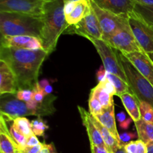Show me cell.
<instances>
[{
    "mask_svg": "<svg viewBox=\"0 0 153 153\" xmlns=\"http://www.w3.org/2000/svg\"><path fill=\"white\" fill-rule=\"evenodd\" d=\"M47 56V52L43 49L0 47V60L5 62L14 74L18 91H33L38 82L40 67Z\"/></svg>",
    "mask_w": 153,
    "mask_h": 153,
    "instance_id": "cell-1",
    "label": "cell"
},
{
    "mask_svg": "<svg viewBox=\"0 0 153 153\" xmlns=\"http://www.w3.org/2000/svg\"><path fill=\"white\" fill-rule=\"evenodd\" d=\"M41 17L43 26L40 40L43 49L49 55L56 48L61 34L69 26L65 19L64 0H46Z\"/></svg>",
    "mask_w": 153,
    "mask_h": 153,
    "instance_id": "cell-2",
    "label": "cell"
},
{
    "mask_svg": "<svg viewBox=\"0 0 153 153\" xmlns=\"http://www.w3.org/2000/svg\"><path fill=\"white\" fill-rule=\"evenodd\" d=\"M42 17L10 12H0L1 37L31 36L40 39Z\"/></svg>",
    "mask_w": 153,
    "mask_h": 153,
    "instance_id": "cell-3",
    "label": "cell"
},
{
    "mask_svg": "<svg viewBox=\"0 0 153 153\" xmlns=\"http://www.w3.org/2000/svg\"><path fill=\"white\" fill-rule=\"evenodd\" d=\"M115 50L126 76L127 84L132 92V95L135 97L139 105L141 102H146L153 107V85L133 66L122 52L117 49Z\"/></svg>",
    "mask_w": 153,
    "mask_h": 153,
    "instance_id": "cell-4",
    "label": "cell"
},
{
    "mask_svg": "<svg viewBox=\"0 0 153 153\" xmlns=\"http://www.w3.org/2000/svg\"><path fill=\"white\" fill-rule=\"evenodd\" d=\"M91 7L95 12L100 22L102 33V40L106 41L109 37L123 30L131 29L128 17L118 16L99 7L92 0H90Z\"/></svg>",
    "mask_w": 153,
    "mask_h": 153,
    "instance_id": "cell-5",
    "label": "cell"
},
{
    "mask_svg": "<svg viewBox=\"0 0 153 153\" xmlns=\"http://www.w3.org/2000/svg\"><path fill=\"white\" fill-rule=\"evenodd\" d=\"M87 39H88L94 44V47L98 52L106 72L116 75L126 83H127L126 76L118 59L115 49L111 47L108 43L103 40L91 37H88Z\"/></svg>",
    "mask_w": 153,
    "mask_h": 153,
    "instance_id": "cell-6",
    "label": "cell"
},
{
    "mask_svg": "<svg viewBox=\"0 0 153 153\" xmlns=\"http://www.w3.org/2000/svg\"><path fill=\"white\" fill-rule=\"evenodd\" d=\"M0 112L1 115L7 121H13L17 117H25L26 116H37V114L30 110L26 102L20 101L16 94H6L1 95L0 99Z\"/></svg>",
    "mask_w": 153,
    "mask_h": 153,
    "instance_id": "cell-7",
    "label": "cell"
},
{
    "mask_svg": "<svg viewBox=\"0 0 153 153\" xmlns=\"http://www.w3.org/2000/svg\"><path fill=\"white\" fill-rule=\"evenodd\" d=\"M46 0H0V12H10L41 17Z\"/></svg>",
    "mask_w": 153,
    "mask_h": 153,
    "instance_id": "cell-8",
    "label": "cell"
},
{
    "mask_svg": "<svg viewBox=\"0 0 153 153\" xmlns=\"http://www.w3.org/2000/svg\"><path fill=\"white\" fill-rule=\"evenodd\" d=\"M64 34H76L86 38L91 37L102 40V33L100 22L92 7L91 12L81 22L77 25H69Z\"/></svg>",
    "mask_w": 153,
    "mask_h": 153,
    "instance_id": "cell-9",
    "label": "cell"
},
{
    "mask_svg": "<svg viewBox=\"0 0 153 153\" xmlns=\"http://www.w3.org/2000/svg\"><path fill=\"white\" fill-rule=\"evenodd\" d=\"M128 22L133 35L146 54L153 53V30L137 19L133 13L128 16Z\"/></svg>",
    "mask_w": 153,
    "mask_h": 153,
    "instance_id": "cell-10",
    "label": "cell"
},
{
    "mask_svg": "<svg viewBox=\"0 0 153 153\" xmlns=\"http://www.w3.org/2000/svg\"><path fill=\"white\" fill-rule=\"evenodd\" d=\"M106 43L123 54L134 52H145L133 35L131 29L123 30L109 37Z\"/></svg>",
    "mask_w": 153,
    "mask_h": 153,
    "instance_id": "cell-11",
    "label": "cell"
},
{
    "mask_svg": "<svg viewBox=\"0 0 153 153\" xmlns=\"http://www.w3.org/2000/svg\"><path fill=\"white\" fill-rule=\"evenodd\" d=\"M99 7L121 16L128 17L134 11V0H92Z\"/></svg>",
    "mask_w": 153,
    "mask_h": 153,
    "instance_id": "cell-12",
    "label": "cell"
},
{
    "mask_svg": "<svg viewBox=\"0 0 153 153\" xmlns=\"http://www.w3.org/2000/svg\"><path fill=\"white\" fill-rule=\"evenodd\" d=\"M123 55L153 85V62L147 54L146 52H134Z\"/></svg>",
    "mask_w": 153,
    "mask_h": 153,
    "instance_id": "cell-13",
    "label": "cell"
},
{
    "mask_svg": "<svg viewBox=\"0 0 153 153\" xmlns=\"http://www.w3.org/2000/svg\"><path fill=\"white\" fill-rule=\"evenodd\" d=\"M1 46L4 47H13L30 50L43 49L40 39L31 36L1 37Z\"/></svg>",
    "mask_w": 153,
    "mask_h": 153,
    "instance_id": "cell-14",
    "label": "cell"
},
{
    "mask_svg": "<svg viewBox=\"0 0 153 153\" xmlns=\"http://www.w3.org/2000/svg\"><path fill=\"white\" fill-rule=\"evenodd\" d=\"M78 110H79V114H80L82 123H83L84 126L86 128V131L88 134L91 145L102 146V147L106 148L105 143L103 140L100 131H99L97 127L96 126L95 124L94 123L93 120H91L90 112H88L85 108H82L81 106H78Z\"/></svg>",
    "mask_w": 153,
    "mask_h": 153,
    "instance_id": "cell-15",
    "label": "cell"
},
{
    "mask_svg": "<svg viewBox=\"0 0 153 153\" xmlns=\"http://www.w3.org/2000/svg\"><path fill=\"white\" fill-rule=\"evenodd\" d=\"M18 91L14 74L5 62L0 60V94H16Z\"/></svg>",
    "mask_w": 153,
    "mask_h": 153,
    "instance_id": "cell-16",
    "label": "cell"
},
{
    "mask_svg": "<svg viewBox=\"0 0 153 153\" xmlns=\"http://www.w3.org/2000/svg\"><path fill=\"white\" fill-rule=\"evenodd\" d=\"M19 146L14 141L7 127V121L1 115L0 117V152L1 153H17Z\"/></svg>",
    "mask_w": 153,
    "mask_h": 153,
    "instance_id": "cell-17",
    "label": "cell"
},
{
    "mask_svg": "<svg viewBox=\"0 0 153 153\" xmlns=\"http://www.w3.org/2000/svg\"><path fill=\"white\" fill-rule=\"evenodd\" d=\"M91 10L90 0H79L74 1L73 10L65 16L66 21L69 25H77Z\"/></svg>",
    "mask_w": 153,
    "mask_h": 153,
    "instance_id": "cell-18",
    "label": "cell"
},
{
    "mask_svg": "<svg viewBox=\"0 0 153 153\" xmlns=\"http://www.w3.org/2000/svg\"><path fill=\"white\" fill-rule=\"evenodd\" d=\"M94 117L105 128H107L111 131V133L120 141V134L117 131L116 121H115L114 104L112 105L110 107L107 108H104L101 114Z\"/></svg>",
    "mask_w": 153,
    "mask_h": 153,
    "instance_id": "cell-19",
    "label": "cell"
},
{
    "mask_svg": "<svg viewBox=\"0 0 153 153\" xmlns=\"http://www.w3.org/2000/svg\"><path fill=\"white\" fill-rule=\"evenodd\" d=\"M91 117L94 123L95 124V126L97 127L99 131H100L108 152L110 153H114L115 152V150L120 146V141L111 133V131L107 128H105L100 121L97 120L95 117L93 116L91 114Z\"/></svg>",
    "mask_w": 153,
    "mask_h": 153,
    "instance_id": "cell-20",
    "label": "cell"
},
{
    "mask_svg": "<svg viewBox=\"0 0 153 153\" xmlns=\"http://www.w3.org/2000/svg\"><path fill=\"white\" fill-rule=\"evenodd\" d=\"M130 117L134 122L140 120L141 119V115L139 108V103L135 97L129 93H126L119 96Z\"/></svg>",
    "mask_w": 153,
    "mask_h": 153,
    "instance_id": "cell-21",
    "label": "cell"
},
{
    "mask_svg": "<svg viewBox=\"0 0 153 153\" xmlns=\"http://www.w3.org/2000/svg\"><path fill=\"white\" fill-rule=\"evenodd\" d=\"M139 140H141L146 145L153 143V123L146 122L143 119L134 122Z\"/></svg>",
    "mask_w": 153,
    "mask_h": 153,
    "instance_id": "cell-22",
    "label": "cell"
},
{
    "mask_svg": "<svg viewBox=\"0 0 153 153\" xmlns=\"http://www.w3.org/2000/svg\"><path fill=\"white\" fill-rule=\"evenodd\" d=\"M133 14L153 30V4L144 5L136 3Z\"/></svg>",
    "mask_w": 153,
    "mask_h": 153,
    "instance_id": "cell-23",
    "label": "cell"
},
{
    "mask_svg": "<svg viewBox=\"0 0 153 153\" xmlns=\"http://www.w3.org/2000/svg\"><path fill=\"white\" fill-rule=\"evenodd\" d=\"M91 94L95 96L98 99L99 101L102 105L103 108H107L110 107L112 105L114 104V102L113 100L114 96L111 95L107 91H105L99 84L95 88L91 90Z\"/></svg>",
    "mask_w": 153,
    "mask_h": 153,
    "instance_id": "cell-24",
    "label": "cell"
},
{
    "mask_svg": "<svg viewBox=\"0 0 153 153\" xmlns=\"http://www.w3.org/2000/svg\"><path fill=\"white\" fill-rule=\"evenodd\" d=\"M106 79L110 81L112 85L114 86L117 93L116 96H117V97L126 94V93H129V94H132V92H131L128 84L126 83L123 80H122L120 78L118 77L116 75L107 72L106 73Z\"/></svg>",
    "mask_w": 153,
    "mask_h": 153,
    "instance_id": "cell-25",
    "label": "cell"
},
{
    "mask_svg": "<svg viewBox=\"0 0 153 153\" xmlns=\"http://www.w3.org/2000/svg\"><path fill=\"white\" fill-rule=\"evenodd\" d=\"M13 124L16 129L22 134L28 138L32 134H34L32 131L31 123L26 117H17L13 120Z\"/></svg>",
    "mask_w": 153,
    "mask_h": 153,
    "instance_id": "cell-26",
    "label": "cell"
},
{
    "mask_svg": "<svg viewBox=\"0 0 153 153\" xmlns=\"http://www.w3.org/2000/svg\"><path fill=\"white\" fill-rule=\"evenodd\" d=\"M124 149L126 153H147V145L139 139L125 144Z\"/></svg>",
    "mask_w": 153,
    "mask_h": 153,
    "instance_id": "cell-27",
    "label": "cell"
},
{
    "mask_svg": "<svg viewBox=\"0 0 153 153\" xmlns=\"http://www.w3.org/2000/svg\"><path fill=\"white\" fill-rule=\"evenodd\" d=\"M141 119L146 122L153 123V107L146 102H141L139 105Z\"/></svg>",
    "mask_w": 153,
    "mask_h": 153,
    "instance_id": "cell-28",
    "label": "cell"
},
{
    "mask_svg": "<svg viewBox=\"0 0 153 153\" xmlns=\"http://www.w3.org/2000/svg\"><path fill=\"white\" fill-rule=\"evenodd\" d=\"M32 131L36 136H43L45 131L49 128L46 123L41 118V117H37L36 120L31 121Z\"/></svg>",
    "mask_w": 153,
    "mask_h": 153,
    "instance_id": "cell-29",
    "label": "cell"
},
{
    "mask_svg": "<svg viewBox=\"0 0 153 153\" xmlns=\"http://www.w3.org/2000/svg\"><path fill=\"white\" fill-rule=\"evenodd\" d=\"M9 131H10V135L12 136L14 141L17 143V145L19 147L23 148L27 146V140H28V138L25 136H24L23 134H21L16 129V127L14 126V125L13 123L10 125V128H9Z\"/></svg>",
    "mask_w": 153,
    "mask_h": 153,
    "instance_id": "cell-30",
    "label": "cell"
},
{
    "mask_svg": "<svg viewBox=\"0 0 153 153\" xmlns=\"http://www.w3.org/2000/svg\"><path fill=\"white\" fill-rule=\"evenodd\" d=\"M103 107L101 105L100 102L99 101L98 99L94 96L93 94H90L89 97V110L90 113L94 116L100 114L102 112Z\"/></svg>",
    "mask_w": 153,
    "mask_h": 153,
    "instance_id": "cell-31",
    "label": "cell"
},
{
    "mask_svg": "<svg viewBox=\"0 0 153 153\" xmlns=\"http://www.w3.org/2000/svg\"><path fill=\"white\" fill-rule=\"evenodd\" d=\"M16 98L22 102H29L34 98V92L31 90H19L16 94Z\"/></svg>",
    "mask_w": 153,
    "mask_h": 153,
    "instance_id": "cell-32",
    "label": "cell"
},
{
    "mask_svg": "<svg viewBox=\"0 0 153 153\" xmlns=\"http://www.w3.org/2000/svg\"><path fill=\"white\" fill-rule=\"evenodd\" d=\"M138 137L137 133L134 132H123L122 134H120V145H125L126 143H129L130 141H132L131 140Z\"/></svg>",
    "mask_w": 153,
    "mask_h": 153,
    "instance_id": "cell-33",
    "label": "cell"
},
{
    "mask_svg": "<svg viewBox=\"0 0 153 153\" xmlns=\"http://www.w3.org/2000/svg\"><path fill=\"white\" fill-rule=\"evenodd\" d=\"M44 146V143H40L35 146H25L23 148H19L17 153H38Z\"/></svg>",
    "mask_w": 153,
    "mask_h": 153,
    "instance_id": "cell-34",
    "label": "cell"
},
{
    "mask_svg": "<svg viewBox=\"0 0 153 153\" xmlns=\"http://www.w3.org/2000/svg\"><path fill=\"white\" fill-rule=\"evenodd\" d=\"M99 85H100V86L105 90V91H106L108 94H110L112 96L116 95L117 93H116V90H115L114 86V85H112L111 82L109 80H108L107 79H106L105 80L103 81V82L99 83Z\"/></svg>",
    "mask_w": 153,
    "mask_h": 153,
    "instance_id": "cell-35",
    "label": "cell"
},
{
    "mask_svg": "<svg viewBox=\"0 0 153 153\" xmlns=\"http://www.w3.org/2000/svg\"><path fill=\"white\" fill-rule=\"evenodd\" d=\"M106 70L105 69L104 66H101L100 68L99 69V70L97 71V79H98V82L99 83L100 82H103L104 80L106 79Z\"/></svg>",
    "mask_w": 153,
    "mask_h": 153,
    "instance_id": "cell-36",
    "label": "cell"
},
{
    "mask_svg": "<svg viewBox=\"0 0 153 153\" xmlns=\"http://www.w3.org/2000/svg\"><path fill=\"white\" fill-rule=\"evenodd\" d=\"M40 143L39 140L37 139V136L35 134H32L28 137V140H27V146H35L37 145H39Z\"/></svg>",
    "mask_w": 153,
    "mask_h": 153,
    "instance_id": "cell-37",
    "label": "cell"
},
{
    "mask_svg": "<svg viewBox=\"0 0 153 153\" xmlns=\"http://www.w3.org/2000/svg\"><path fill=\"white\" fill-rule=\"evenodd\" d=\"M91 152L92 153H110L105 147L102 146H97L91 145Z\"/></svg>",
    "mask_w": 153,
    "mask_h": 153,
    "instance_id": "cell-38",
    "label": "cell"
},
{
    "mask_svg": "<svg viewBox=\"0 0 153 153\" xmlns=\"http://www.w3.org/2000/svg\"><path fill=\"white\" fill-rule=\"evenodd\" d=\"M131 121H133V120H132V119L130 117H127L126 120H124L123 122H122L120 123V128H122L123 130H127L128 128V127H129Z\"/></svg>",
    "mask_w": 153,
    "mask_h": 153,
    "instance_id": "cell-39",
    "label": "cell"
},
{
    "mask_svg": "<svg viewBox=\"0 0 153 153\" xmlns=\"http://www.w3.org/2000/svg\"><path fill=\"white\" fill-rule=\"evenodd\" d=\"M126 114L124 111H121V112H119V113L117 114V119L118 122L120 123L123 122L124 120H126Z\"/></svg>",
    "mask_w": 153,
    "mask_h": 153,
    "instance_id": "cell-40",
    "label": "cell"
},
{
    "mask_svg": "<svg viewBox=\"0 0 153 153\" xmlns=\"http://www.w3.org/2000/svg\"><path fill=\"white\" fill-rule=\"evenodd\" d=\"M136 3L144 5H152L153 0H134Z\"/></svg>",
    "mask_w": 153,
    "mask_h": 153,
    "instance_id": "cell-41",
    "label": "cell"
},
{
    "mask_svg": "<svg viewBox=\"0 0 153 153\" xmlns=\"http://www.w3.org/2000/svg\"><path fill=\"white\" fill-rule=\"evenodd\" d=\"M38 85L42 89L44 90V88H46L48 85H49V81H48L47 79H43V80L38 82Z\"/></svg>",
    "mask_w": 153,
    "mask_h": 153,
    "instance_id": "cell-42",
    "label": "cell"
},
{
    "mask_svg": "<svg viewBox=\"0 0 153 153\" xmlns=\"http://www.w3.org/2000/svg\"><path fill=\"white\" fill-rule=\"evenodd\" d=\"M38 153H50V148H49V144H46L44 143V146L42 148L41 150Z\"/></svg>",
    "mask_w": 153,
    "mask_h": 153,
    "instance_id": "cell-43",
    "label": "cell"
},
{
    "mask_svg": "<svg viewBox=\"0 0 153 153\" xmlns=\"http://www.w3.org/2000/svg\"><path fill=\"white\" fill-rule=\"evenodd\" d=\"M44 92L46 96L51 95V94H52V87L50 85H48L47 86L44 88Z\"/></svg>",
    "mask_w": 153,
    "mask_h": 153,
    "instance_id": "cell-44",
    "label": "cell"
},
{
    "mask_svg": "<svg viewBox=\"0 0 153 153\" xmlns=\"http://www.w3.org/2000/svg\"><path fill=\"white\" fill-rule=\"evenodd\" d=\"M114 153H126L125 149H124V145H120Z\"/></svg>",
    "mask_w": 153,
    "mask_h": 153,
    "instance_id": "cell-45",
    "label": "cell"
},
{
    "mask_svg": "<svg viewBox=\"0 0 153 153\" xmlns=\"http://www.w3.org/2000/svg\"><path fill=\"white\" fill-rule=\"evenodd\" d=\"M49 148H50V153H58L56 149H55V147L53 143H50L49 144Z\"/></svg>",
    "mask_w": 153,
    "mask_h": 153,
    "instance_id": "cell-46",
    "label": "cell"
},
{
    "mask_svg": "<svg viewBox=\"0 0 153 153\" xmlns=\"http://www.w3.org/2000/svg\"><path fill=\"white\" fill-rule=\"evenodd\" d=\"M147 153H153V143L147 145Z\"/></svg>",
    "mask_w": 153,
    "mask_h": 153,
    "instance_id": "cell-47",
    "label": "cell"
},
{
    "mask_svg": "<svg viewBox=\"0 0 153 153\" xmlns=\"http://www.w3.org/2000/svg\"><path fill=\"white\" fill-rule=\"evenodd\" d=\"M64 4H67V3L72 2V1H79V0H64Z\"/></svg>",
    "mask_w": 153,
    "mask_h": 153,
    "instance_id": "cell-48",
    "label": "cell"
},
{
    "mask_svg": "<svg viewBox=\"0 0 153 153\" xmlns=\"http://www.w3.org/2000/svg\"><path fill=\"white\" fill-rule=\"evenodd\" d=\"M147 55H148V56L149 57V58H150V59H151V61H152V62H153V53L147 54Z\"/></svg>",
    "mask_w": 153,
    "mask_h": 153,
    "instance_id": "cell-49",
    "label": "cell"
}]
</instances>
